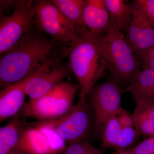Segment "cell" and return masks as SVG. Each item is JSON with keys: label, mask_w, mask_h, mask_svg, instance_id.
<instances>
[{"label": "cell", "mask_w": 154, "mask_h": 154, "mask_svg": "<svg viewBox=\"0 0 154 154\" xmlns=\"http://www.w3.org/2000/svg\"><path fill=\"white\" fill-rule=\"evenodd\" d=\"M69 46L49 38L35 27L0 57L1 89L25 80L50 63L61 62Z\"/></svg>", "instance_id": "cell-1"}, {"label": "cell", "mask_w": 154, "mask_h": 154, "mask_svg": "<svg viewBox=\"0 0 154 154\" xmlns=\"http://www.w3.org/2000/svg\"><path fill=\"white\" fill-rule=\"evenodd\" d=\"M103 34L78 33L69 46L68 66L77 79L80 92L88 95L107 73L101 49Z\"/></svg>", "instance_id": "cell-2"}, {"label": "cell", "mask_w": 154, "mask_h": 154, "mask_svg": "<svg viewBox=\"0 0 154 154\" xmlns=\"http://www.w3.org/2000/svg\"><path fill=\"white\" fill-rule=\"evenodd\" d=\"M110 79L124 91L131 85L143 69L140 59L126 36L110 25L101 45Z\"/></svg>", "instance_id": "cell-3"}, {"label": "cell", "mask_w": 154, "mask_h": 154, "mask_svg": "<svg viewBox=\"0 0 154 154\" xmlns=\"http://www.w3.org/2000/svg\"><path fill=\"white\" fill-rule=\"evenodd\" d=\"M77 91L71 83H60L41 97L30 99L23 107V115L42 121L61 118L73 107Z\"/></svg>", "instance_id": "cell-4"}, {"label": "cell", "mask_w": 154, "mask_h": 154, "mask_svg": "<svg viewBox=\"0 0 154 154\" xmlns=\"http://www.w3.org/2000/svg\"><path fill=\"white\" fill-rule=\"evenodd\" d=\"M56 130L69 144L82 140H88L94 134L95 119L93 109L87 95L82 92L67 114L58 119L49 120Z\"/></svg>", "instance_id": "cell-5"}, {"label": "cell", "mask_w": 154, "mask_h": 154, "mask_svg": "<svg viewBox=\"0 0 154 154\" xmlns=\"http://www.w3.org/2000/svg\"><path fill=\"white\" fill-rule=\"evenodd\" d=\"M122 94L123 90L109 80L96 84L87 95L94 113V135L99 140L107 120L118 115L123 108L121 106Z\"/></svg>", "instance_id": "cell-6"}, {"label": "cell", "mask_w": 154, "mask_h": 154, "mask_svg": "<svg viewBox=\"0 0 154 154\" xmlns=\"http://www.w3.org/2000/svg\"><path fill=\"white\" fill-rule=\"evenodd\" d=\"M37 1L18 0L13 13L0 19V55L13 47L34 26Z\"/></svg>", "instance_id": "cell-7"}, {"label": "cell", "mask_w": 154, "mask_h": 154, "mask_svg": "<svg viewBox=\"0 0 154 154\" xmlns=\"http://www.w3.org/2000/svg\"><path fill=\"white\" fill-rule=\"evenodd\" d=\"M34 26L51 39L67 46L74 41L78 34L74 24L52 1L37 2Z\"/></svg>", "instance_id": "cell-8"}, {"label": "cell", "mask_w": 154, "mask_h": 154, "mask_svg": "<svg viewBox=\"0 0 154 154\" xmlns=\"http://www.w3.org/2000/svg\"><path fill=\"white\" fill-rule=\"evenodd\" d=\"M69 72L67 63L58 62L47 65L25 79L26 95L30 99L41 97L58 84L62 82Z\"/></svg>", "instance_id": "cell-9"}, {"label": "cell", "mask_w": 154, "mask_h": 154, "mask_svg": "<svg viewBox=\"0 0 154 154\" xmlns=\"http://www.w3.org/2000/svg\"><path fill=\"white\" fill-rule=\"evenodd\" d=\"M132 6V19L125 36L139 57L154 46V27L135 1Z\"/></svg>", "instance_id": "cell-10"}, {"label": "cell", "mask_w": 154, "mask_h": 154, "mask_svg": "<svg viewBox=\"0 0 154 154\" xmlns=\"http://www.w3.org/2000/svg\"><path fill=\"white\" fill-rule=\"evenodd\" d=\"M83 19L90 32L105 35L110 27V20L104 0H85Z\"/></svg>", "instance_id": "cell-11"}, {"label": "cell", "mask_w": 154, "mask_h": 154, "mask_svg": "<svg viewBox=\"0 0 154 154\" xmlns=\"http://www.w3.org/2000/svg\"><path fill=\"white\" fill-rule=\"evenodd\" d=\"M26 79L3 88L0 92V120L16 115L25 104Z\"/></svg>", "instance_id": "cell-12"}, {"label": "cell", "mask_w": 154, "mask_h": 154, "mask_svg": "<svg viewBox=\"0 0 154 154\" xmlns=\"http://www.w3.org/2000/svg\"><path fill=\"white\" fill-rule=\"evenodd\" d=\"M112 28L124 35L128 31L132 17V6L124 0H104Z\"/></svg>", "instance_id": "cell-13"}, {"label": "cell", "mask_w": 154, "mask_h": 154, "mask_svg": "<svg viewBox=\"0 0 154 154\" xmlns=\"http://www.w3.org/2000/svg\"><path fill=\"white\" fill-rule=\"evenodd\" d=\"M124 93H130L135 103L141 100L154 103V70L143 69Z\"/></svg>", "instance_id": "cell-14"}, {"label": "cell", "mask_w": 154, "mask_h": 154, "mask_svg": "<svg viewBox=\"0 0 154 154\" xmlns=\"http://www.w3.org/2000/svg\"><path fill=\"white\" fill-rule=\"evenodd\" d=\"M18 147L28 154H51L44 135L33 126L22 131Z\"/></svg>", "instance_id": "cell-15"}, {"label": "cell", "mask_w": 154, "mask_h": 154, "mask_svg": "<svg viewBox=\"0 0 154 154\" xmlns=\"http://www.w3.org/2000/svg\"><path fill=\"white\" fill-rule=\"evenodd\" d=\"M52 2L74 24L78 33L89 31L83 19L85 0H52Z\"/></svg>", "instance_id": "cell-16"}, {"label": "cell", "mask_w": 154, "mask_h": 154, "mask_svg": "<svg viewBox=\"0 0 154 154\" xmlns=\"http://www.w3.org/2000/svg\"><path fill=\"white\" fill-rule=\"evenodd\" d=\"M20 121L15 117L5 126L0 128V154H10L18 146L21 133Z\"/></svg>", "instance_id": "cell-17"}, {"label": "cell", "mask_w": 154, "mask_h": 154, "mask_svg": "<svg viewBox=\"0 0 154 154\" xmlns=\"http://www.w3.org/2000/svg\"><path fill=\"white\" fill-rule=\"evenodd\" d=\"M33 126L38 128L47 140L51 154H57L66 148V140L59 134L49 120H43Z\"/></svg>", "instance_id": "cell-18"}, {"label": "cell", "mask_w": 154, "mask_h": 154, "mask_svg": "<svg viewBox=\"0 0 154 154\" xmlns=\"http://www.w3.org/2000/svg\"><path fill=\"white\" fill-rule=\"evenodd\" d=\"M122 128L116 116H112L107 120L102 131L100 140L103 148L114 149Z\"/></svg>", "instance_id": "cell-19"}, {"label": "cell", "mask_w": 154, "mask_h": 154, "mask_svg": "<svg viewBox=\"0 0 154 154\" xmlns=\"http://www.w3.org/2000/svg\"><path fill=\"white\" fill-rule=\"evenodd\" d=\"M134 127L122 128L114 150L117 152L127 151L134 147L140 137Z\"/></svg>", "instance_id": "cell-20"}, {"label": "cell", "mask_w": 154, "mask_h": 154, "mask_svg": "<svg viewBox=\"0 0 154 154\" xmlns=\"http://www.w3.org/2000/svg\"><path fill=\"white\" fill-rule=\"evenodd\" d=\"M134 127L141 136L154 137V119L145 116L133 114Z\"/></svg>", "instance_id": "cell-21"}, {"label": "cell", "mask_w": 154, "mask_h": 154, "mask_svg": "<svg viewBox=\"0 0 154 154\" xmlns=\"http://www.w3.org/2000/svg\"><path fill=\"white\" fill-rule=\"evenodd\" d=\"M96 148L88 140H82L69 144L63 154H88Z\"/></svg>", "instance_id": "cell-22"}, {"label": "cell", "mask_w": 154, "mask_h": 154, "mask_svg": "<svg viewBox=\"0 0 154 154\" xmlns=\"http://www.w3.org/2000/svg\"><path fill=\"white\" fill-rule=\"evenodd\" d=\"M128 151L133 154H154V137L146 139Z\"/></svg>", "instance_id": "cell-23"}, {"label": "cell", "mask_w": 154, "mask_h": 154, "mask_svg": "<svg viewBox=\"0 0 154 154\" xmlns=\"http://www.w3.org/2000/svg\"><path fill=\"white\" fill-rule=\"evenodd\" d=\"M132 113L154 119V102L148 100H141L137 102Z\"/></svg>", "instance_id": "cell-24"}, {"label": "cell", "mask_w": 154, "mask_h": 154, "mask_svg": "<svg viewBox=\"0 0 154 154\" xmlns=\"http://www.w3.org/2000/svg\"><path fill=\"white\" fill-rule=\"evenodd\" d=\"M135 2L142 9L148 20L154 27V0H137Z\"/></svg>", "instance_id": "cell-25"}, {"label": "cell", "mask_w": 154, "mask_h": 154, "mask_svg": "<svg viewBox=\"0 0 154 154\" xmlns=\"http://www.w3.org/2000/svg\"><path fill=\"white\" fill-rule=\"evenodd\" d=\"M143 69L154 70V45L139 57Z\"/></svg>", "instance_id": "cell-26"}, {"label": "cell", "mask_w": 154, "mask_h": 154, "mask_svg": "<svg viewBox=\"0 0 154 154\" xmlns=\"http://www.w3.org/2000/svg\"><path fill=\"white\" fill-rule=\"evenodd\" d=\"M116 116L122 127H134V121L132 113H131L124 108H122L120 113Z\"/></svg>", "instance_id": "cell-27"}, {"label": "cell", "mask_w": 154, "mask_h": 154, "mask_svg": "<svg viewBox=\"0 0 154 154\" xmlns=\"http://www.w3.org/2000/svg\"><path fill=\"white\" fill-rule=\"evenodd\" d=\"M18 0H1L0 1V13L3 14L14 10L17 5Z\"/></svg>", "instance_id": "cell-28"}, {"label": "cell", "mask_w": 154, "mask_h": 154, "mask_svg": "<svg viewBox=\"0 0 154 154\" xmlns=\"http://www.w3.org/2000/svg\"><path fill=\"white\" fill-rule=\"evenodd\" d=\"M88 154H103L102 152L99 149L96 148Z\"/></svg>", "instance_id": "cell-29"}, {"label": "cell", "mask_w": 154, "mask_h": 154, "mask_svg": "<svg viewBox=\"0 0 154 154\" xmlns=\"http://www.w3.org/2000/svg\"><path fill=\"white\" fill-rule=\"evenodd\" d=\"M111 154H133L131 153V152L128 151H125V152H116L115 153H112Z\"/></svg>", "instance_id": "cell-30"}, {"label": "cell", "mask_w": 154, "mask_h": 154, "mask_svg": "<svg viewBox=\"0 0 154 154\" xmlns=\"http://www.w3.org/2000/svg\"><path fill=\"white\" fill-rule=\"evenodd\" d=\"M14 154V153H11V154Z\"/></svg>", "instance_id": "cell-31"}]
</instances>
